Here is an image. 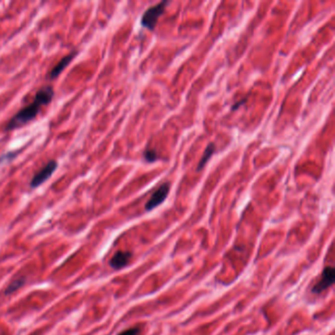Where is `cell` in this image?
Listing matches in <instances>:
<instances>
[{
  "label": "cell",
  "instance_id": "6da1fadb",
  "mask_svg": "<svg viewBox=\"0 0 335 335\" xmlns=\"http://www.w3.org/2000/svg\"><path fill=\"white\" fill-rule=\"evenodd\" d=\"M54 96V90L51 86H45L40 89L34 98V101L22 108L7 123L5 130L11 131L24 127L26 124L35 119L39 114L41 108L48 104Z\"/></svg>",
  "mask_w": 335,
  "mask_h": 335
},
{
  "label": "cell",
  "instance_id": "7a4b0ae2",
  "mask_svg": "<svg viewBox=\"0 0 335 335\" xmlns=\"http://www.w3.org/2000/svg\"><path fill=\"white\" fill-rule=\"evenodd\" d=\"M169 4L168 1H162L160 3H158L155 6H152L150 8H148L143 15L142 17V26L148 29V30H153L155 28V25L157 23L159 17L163 14L166 5Z\"/></svg>",
  "mask_w": 335,
  "mask_h": 335
},
{
  "label": "cell",
  "instance_id": "3957f363",
  "mask_svg": "<svg viewBox=\"0 0 335 335\" xmlns=\"http://www.w3.org/2000/svg\"><path fill=\"white\" fill-rule=\"evenodd\" d=\"M335 280V269L332 266H325L322 270L320 279L313 285L311 292L313 294H320L326 289L332 286Z\"/></svg>",
  "mask_w": 335,
  "mask_h": 335
},
{
  "label": "cell",
  "instance_id": "277c9868",
  "mask_svg": "<svg viewBox=\"0 0 335 335\" xmlns=\"http://www.w3.org/2000/svg\"><path fill=\"white\" fill-rule=\"evenodd\" d=\"M57 168V162L55 160H50L46 164L45 168H42L31 180L30 186L32 189H35L39 186H41L42 184H44L48 178L51 177L52 173L56 170Z\"/></svg>",
  "mask_w": 335,
  "mask_h": 335
},
{
  "label": "cell",
  "instance_id": "5b68a950",
  "mask_svg": "<svg viewBox=\"0 0 335 335\" xmlns=\"http://www.w3.org/2000/svg\"><path fill=\"white\" fill-rule=\"evenodd\" d=\"M170 191V186L169 183L166 182L162 184L156 191L154 192L148 202L145 205V211L150 212L157 208L159 205H161L168 198V193Z\"/></svg>",
  "mask_w": 335,
  "mask_h": 335
},
{
  "label": "cell",
  "instance_id": "8992f818",
  "mask_svg": "<svg viewBox=\"0 0 335 335\" xmlns=\"http://www.w3.org/2000/svg\"><path fill=\"white\" fill-rule=\"evenodd\" d=\"M78 51H73L71 53H69L68 55L64 56L51 70L50 72L48 73V78L49 80H53L55 78H57L62 71H64V69L69 65V63L72 61L73 59L75 58V56L77 55Z\"/></svg>",
  "mask_w": 335,
  "mask_h": 335
},
{
  "label": "cell",
  "instance_id": "52a82bcc",
  "mask_svg": "<svg viewBox=\"0 0 335 335\" xmlns=\"http://www.w3.org/2000/svg\"><path fill=\"white\" fill-rule=\"evenodd\" d=\"M132 258V253L130 252H125V251H119L115 253V255L112 257L110 261V265L114 269H121L125 267Z\"/></svg>",
  "mask_w": 335,
  "mask_h": 335
},
{
  "label": "cell",
  "instance_id": "ba28073f",
  "mask_svg": "<svg viewBox=\"0 0 335 335\" xmlns=\"http://www.w3.org/2000/svg\"><path fill=\"white\" fill-rule=\"evenodd\" d=\"M216 144H214V143L208 144V146L206 147V149L204 151V154H203V156H202V158H201V160H200V162L198 164V169H197L198 171H200L201 169L205 168L206 163L210 160V158L216 152Z\"/></svg>",
  "mask_w": 335,
  "mask_h": 335
},
{
  "label": "cell",
  "instance_id": "9c48e42d",
  "mask_svg": "<svg viewBox=\"0 0 335 335\" xmlns=\"http://www.w3.org/2000/svg\"><path fill=\"white\" fill-rule=\"evenodd\" d=\"M144 157L147 162H153L157 158L156 151L154 149H145L144 151Z\"/></svg>",
  "mask_w": 335,
  "mask_h": 335
},
{
  "label": "cell",
  "instance_id": "30bf717a",
  "mask_svg": "<svg viewBox=\"0 0 335 335\" xmlns=\"http://www.w3.org/2000/svg\"><path fill=\"white\" fill-rule=\"evenodd\" d=\"M23 283H24V280H23V279H17V280H15L11 285L8 286L5 293H6V294H10V293L16 291L18 288H20L22 286Z\"/></svg>",
  "mask_w": 335,
  "mask_h": 335
},
{
  "label": "cell",
  "instance_id": "8fae6325",
  "mask_svg": "<svg viewBox=\"0 0 335 335\" xmlns=\"http://www.w3.org/2000/svg\"><path fill=\"white\" fill-rule=\"evenodd\" d=\"M139 332H140L139 327H132V328H128V329L120 332L118 335H139Z\"/></svg>",
  "mask_w": 335,
  "mask_h": 335
},
{
  "label": "cell",
  "instance_id": "7c38bea8",
  "mask_svg": "<svg viewBox=\"0 0 335 335\" xmlns=\"http://www.w3.org/2000/svg\"><path fill=\"white\" fill-rule=\"evenodd\" d=\"M246 100H247V97H245L243 100H240V101H238L234 106H232V110H236L238 107H240L241 105H243L245 102H246Z\"/></svg>",
  "mask_w": 335,
  "mask_h": 335
}]
</instances>
